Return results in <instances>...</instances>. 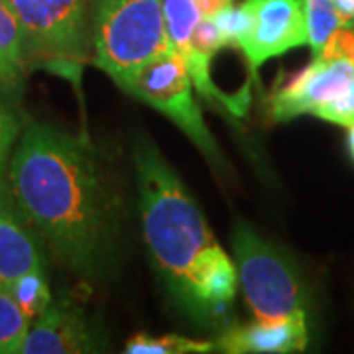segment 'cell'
Returning <instances> with one entry per match:
<instances>
[{"mask_svg":"<svg viewBox=\"0 0 354 354\" xmlns=\"http://www.w3.org/2000/svg\"><path fill=\"white\" fill-rule=\"evenodd\" d=\"M22 26L32 67L79 85L93 59L88 0H8Z\"/></svg>","mask_w":354,"mask_h":354,"instance_id":"5","label":"cell"},{"mask_svg":"<svg viewBox=\"0 0 354 354\" xmlns=\"http://www.w3.org/2000/svg\"><path fill=\"white\" fill-rule=\"evenodd\" d=\"M124 351L130 354H203L215 351V342L197 341L177 333H167V335L138 333L127 342Z\"/></svg>","mask_w":354,"mask_h":354,"instance_id":"15","label":"cell"},{"mask_svg":"<svg viewBox=\"0 0 354 354\" xmlns=\"http://www.w3.org/2000/svg\"><path fill=\"white\" fill-rule=\"evenodd\" d=\"M309 341L307 321L264 323L256 321L230 325L215 342L216 351L228 354L301 353Z\"/></svg>","mask_w":354,"mask_h":354,"instance_id":"10","label":"cell"},{"mask_svg":"<svg viewBox=\"0 0 354 354\" xmlns=\"http://www.w3.org/2000/svg\"><path fill=\"white\" fill-rule=\"evenodd\" d=\"M24 130V118L12 102H0V213L12 209L8 191V169L20 132Z\"/></svg>","mask_w":354,"mask_h":354,"instance_id":"13","label":"cell"},{"mask_svg":"<svg viewBox=\"0 0 354 354\" xmlns=\"http://www.w3.org/2000/svg\"><path fill=\"white\" fill-rule=\"evenodd\" d=\"M32 325L12 290L0 288V354H18Z\"/></svg>","mask_w":354,"mask_h":354,"instance_id":"14","label":"cell"},{"mask_svg":"<svg viewBox=\"0 0 354 354\" xmlns=\"http://www.w3.org/2000/svg\"><path fill=\"white\" fill-rule=\"evenodd\" d=\"M93 64L122 87L156 57L174 50L164 0H88Z\"/></svg>","mask_w":354,"mask_h":354,"instance_id":"3","label":"cell"},{"mask_svg":"<svg viewBox=\"0 0 354 354\" xmlns=\"http://www.w3.org/2000/svg\"><path fill=\"white\" fill-rule=\"evenodd\" d=\"M99 342L83 307L71 297H51L26 335L22 354L97 353Z\"/></svg>","mask_w":354,"mask_h":354,"instance_id":"9","label":"cell"},{"mask_svg":"<svg viewBox=\"0 0 354 354\" xmlns=\"http://www.w3.org/2000/svg\"><path fill=\"white\" fill-rule=\"evenodd\" d=\"M144 241L174 299L197 321H221L239 274L181 177L148 140L134 150Z\"/></svg>","mask_w":354,"mask_h":354,"instance_id":"2","label":"cell"},{"mask_svg":"<svg viewBox=\"0 0 354 354\" xmlns=\"http://www.w3.org/2000/svg\"><path fill=\"white\" fill-rule=\"evenodd\" d=\"M18 99H20V95H16L14 91H10V88L4 87V85L0 83V102H12V104H16Z\"/></svg>","mask_w":354,"mask_h":354,"instance_id":"20","label":"cell"},{"mask_svg":"<svg viewBox=\"0 0 354 354\" xmlns=\"http://www.w3.org/2000/svg\"><path fill=\"white\" fill-rule=\"evenodd\" d=\"M346 26H354V0H335Z\"/></svg>","mask_w":354,"mask_h":354,"instance_id":"19","label":"cell"},{"mask_svg":"<svg viewBox=\"0 0 354 354\" xmlns=\"http://www.w3.org/2000/svg\"><path fill=\"white\" fill-rule=\"evenodd\" d=\"M232 250L239 286L256 321H307L305 283L288 254L246 223L234 228Z\"/></svg>","mask_w":354,"mask_h":354,"instance_id":"4","label":"cell"},{"mask_svg":"<svg viewBox=\"0 0 354 354\" xmlns=\"http://www.w3.org/2000/svg\"><path fill=\"white\" fill-rule=\"evenodd\" d=\"M305 18H307V46L313 55L323 50L329 36L344 24L342 14L335 0H305Z\"/></svg>","mask_w":354,"mask_h":354,"instance_id":"16","label":"cell"},{"mask_svg":"<svg viewBox=\"0 0 354 354\" xmlns=\"http://www.w3.org/2000/svg\"><path fill=\"white\" fill-rule=\"evenodd\" d=\"M239 10L234 46L256 79L268 59L307 46L305 0H244Z\"/></svg>","mask_w":354,"mask_h":354,"instance_id":"8","label":"cell"},{"mask_svg":"<svg viewBox=\"0 0 354 354\" xmlns=\"http://www.w3.org/2000/svg\"><path fill=\"white\" fill-rule=\"evenodd\" d=\"M30 67L24 30L10 2L0 0V83L22 95Z\"/></svg>","mask_w":354,"mask_h":354,"instance_id":"12","label":"cell"},{"mask_svg":"<svg viewBox=\"0 0 354 354\" xmlns=\"http://www.w3.org/2000/svg\"><path fill=\"white\" fill-rule=\"evenodd\" d=\"M266 111L274 122L309 114L339 127H353L354 64L313 55L301 71L279 77L268 97Z\"/></svg>","mask_w":354,"mask_h":354,"instance_id":"6","label":"cell"},{"mask_svg":"<svg viewBox=\"0 0 354 354\" xmlns=\"http://www.w3.org/2000/svg\"><path fill=\"white\" fill-rule=\"evenodd\" d=\"M317 55L325 59H344L354 64V26L337 28Z\"/></svg>","mask_w":354,"mask_h":354,"instance_id":"17","label":"cell"},{"mask_svg":"<svg viewBox=\"0 0 354 354\" xmlns=\"http://www.w3.org/2000/svg\"><path fill=\"white\" fill-rule=\"evenodd\" d=\"M120 88L165 114L211 162H221V150L195 99L189 69L176 50L144 65Z\"/></svg>","mask_w":354,"mask_h":354,"instance_id":"7","label":"cell"},{"mask_svg":"<svg viewBox=\"0 0 354 354\" xmlns=\"http://www.w3.org/2000/svg\"><path fill=\"white\" fill-rule=\"evenodd\" d=\"M346 144H348V152L353 156L354 160V124L348 127V136H346Z\"/></svg>","mask_w":354,"mask_h":354,"instance_id":"21","label":"cell"},{"mask_svg":"<svg viewBox=\"0 0 354 354\" xmlns=\"http://www.w3.org/2000/svg\"><path fill=\"white\" fill-rule=\"evenodd\" d=\"M41 272L46 268L30 228L12 209L0 213V288L12 290L22 278Z\"/></svg>","mask_w":354,"mask_h":354,"instance_id":"11","label":"cell"},{"mask_svg":"<svg viewBox=\"0 0 354 354\" xmlns=\"http://www.w3.org/2000/svg\"><path fill=\"white\" fill-rule=\"evenodd\" d=\"M195 4L203 18H209V20H213L223 12H227L230 6H234L232 0H195Z\"/></svg>","mask_w":354,"mask_h":354,"instance_id":"18","label":"cell"},{"mask_svg":"<svg viewBox=\"0 0 354 354\" xmlns=\"http://www.w3.org/2000/svg\"><path fill=\"white\" fill-rule=\"evenodd\" d=\"M8 191L14 213L64 268L93 278L106 266L118 232V197L88 142L44 122L24 127Z\"/></svg>","mask_w":354,"mask_h":354,"instance_id":"1","label":"cell"}]
</instances>
